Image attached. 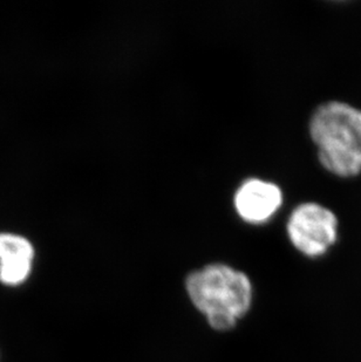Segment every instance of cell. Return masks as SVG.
I'll return each mask as SVG.
<instances>
[{
    "label": "cell",
    "instance_id": "6da1fadb",
    "mask_svg": "<svg viewBox=\"0 0 361 362\" xmlns=\"http://www.w3.org/2000/svg\"><path fill=\"white\" fill-rule=\"evenodd\" d=\"M185 292L209 326L230 331L253 306V285L248 274L228 264L214 263L185 278Z\"/></svg>",
    "mask_w": 361,
    "mask_h": 362
},
{
    "label": "cell",
    "instance_id": "7a4b0ae2",
    "mask_svg": "<svg viewBox=\"0 0 361 362\" xmlns=\"http://www.w3.org/2000/svg\"><path fill=\"white\" fill-rule=\"evenodd\" d=\"M310 134L327 171L339 177L360 174V110L338 101L324 103L311 117Z\"/></svg>",
    "mask_w": 361,
    "mask_h": 362
},
{
    "label": "cell",
    "instance_id": "3957f363",
    "mask_svg": "<svg viewBox=\"0 0 361 362\" xmlns=\"http://www.w3.org/2000/svg\"><path fill=\"white\" fill-rule=\"evenodd\" d=\"M287 231L291 244L304 256L321 257L337 242V216L324 205L303 203L290 215Z\"/></svg>",
    "mask_w": 361,
    "mask_h": 362
},
{
    "label": "cell",
    "instance_id": "277c9868",
    "mask_svg": "<svg viewBox=\"0 0 361 362\" xmlns=\"http://www.w3.org/2000/svg\"><path fill=\"white\" fill-rule=\"evenodd\" d=\"M282 204L283 192L280 187L260 178H249L243 182L234 197V205L239 217L251 224L268 222Z\"/></svg>",
    "mask_w": 361,
    "mask_h": 362
},
{
    "label": "cell",
    "instance_id": "5b68a950",
    "mask_svg": "<svg viewBox=\"0 0 361 362\" xmlns=\"http://www.w3.org/2000/svg\"><path fill=\"white\" fill-rule=\"evenodd\" d=\"M35 246L28 238L14 233H0V284L19 287L31 277Z\"/></svg>",
    "mask_w": 361,
    "mask_h": 362
}]
</instances>
